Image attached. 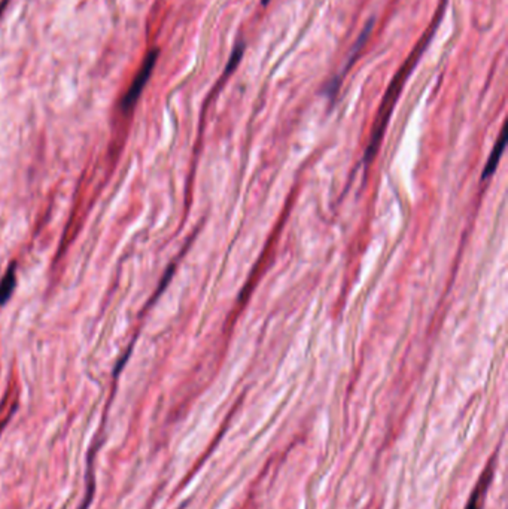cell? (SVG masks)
I'll list each match as a JSON object with an SVG mask.
<instances>
[{"mask_svg":"<svg viewBox=\"0 0 508 509\" xmlns=\"http://www.w3.org/2000/svg\"><path fill=\"white\" fill-rule=\"evenodd\" d=\"M426 45V41L425 43L422 42L419 46L421 48L418 50V52L410 55V59L406 62V64H404L402 69H400V72L397 75V78L394 79V83L390 84L386 96H385V100L382 103V108H380L379 110V115H377V120H376V125H374V130H373V136H372V142H369L368 145V149H367V155L364 157V159L367 161V163H369L372 161V158L374 157L376 150H377V146L380 143V141H382V136L385 133V129H386V124L389 121V117H390V112L392 109H394L395 103H397V99H398V94L401 91V87L404 84V80H406V78L409 76L410 71H411V66L414 64L416 59L421 55V52L423 51Z\"/></svg>","mask_w":508,"mask_h":509,"instance_id":"cell-1","label":"cell"},{"mask_svg":"<svg viewBox=\"0 0 508 509\" xmlns=\"http://www.w3.org/2000/svg\"><path fill=\"white\" fill-rule=\"evenodd\" d=\"M157 57H158V51H153L145 59L142 67L139 69V72H137L136 78L133 79V83H132L130 88L127 89L125 96L122 99L121 106H122L124 110H130L136 105L137 99L141 97L142 91H143L146 83L149 80V76H151V73L154 71V66L157 63Z\"/></svg>","mask_w":508,"mask_h":509,"instance_id":"cell-2","label":"cell"},{"mask_svg":"<svg viewBox=\"0 0 508 509\" xmlns=\"http://www.w3.org/2000/svg\"><path fill=\"white\" fill-rule=\"evenodd\" d=\"M15 286H17V267L14 264L10 265V268L3 275V279L0 280V306L6 304V301L13 296Z\"/></svg>","mask_w":508,"mask_h":509,"instance_id":"cell-3","label":"cell"},{"mask_svg":"<svg viewBox=\"0 0 508 509\" xmlns=\"http://www.w3.org/2000/svg\"><path fill=\"white\" fill-rule=\"evenodd\" d=\"M505 141H507L505 130H502V131H501V136H500V141H498V143H496V146L493 148L492 154H491V157H489L488 166L484 167V170H483V179H488V178H491V176L493 175V171L496 170V166H498V163H500L501 154L504 152Z\"/></svg>","mask_w":508,"mask_h":509,"instance_id":"cell-4","label":"cell"},{"mask_svg":"<svg viewBox=\"0 0 508 509\" xmlns=\"http://www.w3.org/2000/svg\"><path fill=\"white\" fill-rule=\"evenodd\" d=\"M481 490H483V480L477 485V489L474 490V493L471 494L470 502H468V505H467L465 509H480V493H481Z\"/></svg>","mask_w":508,"mask_h":509,"instance_id":"cell-5","label":"cell"},{"mask_svg":"<svg viewBox=\"0 0 508 509\" xmlns=\"http://www.w3.org/2000/svg\"><path fill=\"white\" fill-rule=\"evenodd\" d=\"M261 2H262V5H267L270 2V0H261Z\"/></svg>","mask_w":508,"mask_h":509,"instance_id":"cell-6","label":"cell"}]
</instances>
